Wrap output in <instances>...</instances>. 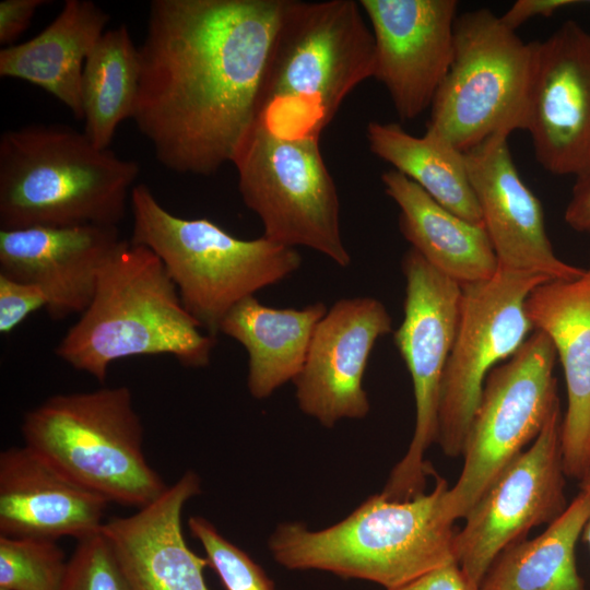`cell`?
<instances>
[{
    "label": "cell",
    "mask_w": 590,
    "mask_h": 590,
    "mask_svg": "<svg viewBox=\"0 0 590 590\" xmlns=\"http://www.w3.org/2000/svg\"><path fill=\"white\" fill-rule=\"evenodd\" d=\"M390 590H477L459 565L450 563Z\"/></svg>",
    "instance_id": "obj_33"
},
{
    "label": "cell",
    "mask_w": 590,
    "mask_h": 590,
    "mask_svg": "<svg viewBox=\"0 0 590 590\" xmlns=\"http://www.w3.org/2000/svg\"><path fill=\"white\" fill-rule=\"evenodd\" d=\"M508 137L495 134L464 152L483 225L499 267L551 281L580 278L586 269L568 264L555 255L542 205L519 176Z\"/></svg>",
    "instance_id": "obj_17"
},
{
    "label": "cell",
    "mask_w": 590,
    "mask_h": 590,
    "mask_svg": "<svg viewBox=\"0 0 590 590\" xmlns=\"http://www.w3.org/2000/svg\"><path fill=\"white\" fill-rule=\"evenodd\" d=\"M68 560L54 540L0 535V590H61Z\"/></svg>",
    "instance_id": "obj_28"
},
{
    "label": "cell",
    "mask_w": 590,
    "mask_h": 590,
    "mask_svg": "<svg viewBox=\"0 0 590 590\" xmlns=\"http://www.w3.org/2000/svg\"><path fill=\"white\" fill-rule=\"evenodd\" d=\"M576 176L565 221L578 232L590 233V166Z\"/></svg>",
    "instance_id": "obj_34"
},
{
    "label": "cell",
    "mask_w": 590,
    "mask_h": 590,
    "mask_svg": "<svg viewBox=\"0 0 590 590\" xmlns=\"http://www.w3.org/2000/svg\"><path fill=\"white\" fill-rule=\"evenodd\" d=\"M375 39L374 78L401 120L430 107L453 58L456 0H361Z\"/></svg>",
    "instance_id": "obj_15"
},
{
    "label": "cell",
    "mask_w": 590,
    "mask_h": 590,
    "mask_svg": "<svg viewBox=\"0 0 590 590\" xmlns=\"http://www.w3.org/2000/svg\"><path fill=\"white\" fill-rule=\"evenodd\" d=\"M215 338L181 303L160 258L122 240L85 310L55 349L71 367L103 382L109 366L133 356L170 355L186 367L210 363Z\"/></svg>",
    "instance_id": "obj_4"
},
{
    "label": "cell",
    "mask_w": 590,
    "mask_h": 590,
    "mask_svg": "<svg viewBox=\"0 0 590 590\" xmlns=\"http://www.w3.org/2000/svg\"><path fill=\"white\" fill-rule=\"evenodd\" d=\"M556 351L540 330L487 376L469 426L463 467L446 496L452 520L463 519L498 474L533 442L559 405Z\"/></svg>",
    "instance_id": "obj_10"
},
{
    "label": "cell",
    "mask_w": 590,
    "mask_h": 590,
    "mask_svg": "<svg viewBox=\"0 0 590 590\" xmlns=\"http://www.w3.org/2000/svg\"><path fill=\"white\" fill-rule=\"evenodd\" d=\"M287 0H153L131 119L155 157L210 176L256 122Z\"/></svg>",
    "instance_id": "obj_1"
},
{
    "label": "cell",
    "mask_w": 590,
    "mask_h": 590,
    "mask_svg": "<svg viewBox=\"0 0 590 590\" xmlns=\"http://www.w3.org/2000/svg\"><path fill=\"white\" fill-rule=\"evenodd\" d=\"M232 164L241 199L260 219L264 237L310 248L342 268L351 263L338 190L319 138H282L255 123Z\"/></svg>",
    "instance_id": "obj_9"
},
{
    "label": "cell",
    "mask_w": 590,
    "mask_h": 590,
    "mask_svg": "<svg viewBox=\"0 0 590 590\" xmlns=\"http://www.w3.org/2000/svg\"><path fill=\"white\" fill-rule=\"evenodd\" d=\"M589 516L590 495L580 491L543 533L507 546L477 590H586L575 552Z\"/></svg>",
    "instance_id": "obj_26"
},
{
    "label": "cell",
    "mask_w": 590,
    "mask_h": 590,
    "mask_svg": "<svg viewBox=\"0 0 590 590\" xmlns=\"http://www.w3.org/2000/svg\"><path fill=\"white\" fill-rule=\"evenodd\" d=\"M411 248L461 285L491 279L499 264L486 229L449 211L396 169L381 176Z\"/></svg>",
    "instance_id": "obj_23"
},
{
    "label": "cell",
    "mask_w": 590,
    "mask_h": 590,
    "mask_svg": "<svg viewBox=\"0 0 590 590\" xmlns=\"http://www.w3.org/2000/svg\"><path fill=\"white\" fill-rule=\"evenodd\" d=\"M40 287L0 273V332L11 333L31 314L46 308Z\"/></svg>",
    "instance_id": "obj_31"
},
{
    "label": "cell",
    "mask_w": 590,
    "mask_h": 590,
    "mask_svg": "<svg viewBox=\"0 0 590 590\" xmlns=\"http://www.w3.org/2000/svg\"><path fill=\"white\" fill-rule=\"evenodd\" d=\"M61 590H132L102 531L78 541Z\"/></svg>",
    "instance_id": "obj_30"
},
{
    "label": "cell",
    "mask_w": 590,
    "mask_h": 590,
    "mask_svg": "<svg viewBox=\"0 0 590 590\" xmlns=\"http://www.w3.org/2000/svg\"><path fill=\"white\" fill-rule=\"evenodd\" d=\"M24 445L108 503L143 508L167 485L143 452L127 386L49 397L24 414Z\"/></svg>",
    "instance_id": "obj_7"
},
{
    "label": "cell",
    "mask_w": 590,
    "mask_h": 590,
    "mask_svg": "<svg viewBox=\"0 0 590 590\" xmlns=\"http://www.w3.org/2000/svg\"><path fill=\"white\" fill-rule=\"evenodd\" d=\"M107 505L25 445L0 453V535L79 541L101 531Z\"/></svg>",
    "instance_id": "obj_20"
},
{
    "label": "cell",
    "mask_w": 590,
    "mask_h": 590,
    "mask_svg": "<svg viewBox=\"0 0 590 590\" xmlns=\"http://www.w3.org/2000/svg\"><path fill=\"white\" fill-rule=\"evenodd\" d=\"M587 474H590V468H589V471H588V473H587Z\"/></svg>",
    "instance_id": "obj_38"
},
{
    "label": "cell",
    "mask_w": 590,
    "mask_h": 590,
    "mask_svg": "<svg viewBox=\"0 0 590 590\" xmlns=\"http://www.w3.org/2000/svg\"><path fill=\"white\" fill-rule=\"evenodd\" d=\"M533 43L488 9L458 15L450 68L430 106L427 130L463 153L524 128Z\"/></svg>",
    "instance_id": "obj_8"
},
{
    "label": "cell",
    "mask_w": 590,
    "mask_h": 590,
    "mask_svg": "<svg viewBox=\"0 0 590 590\" xmlns=\"http://www.w3.org/2000/svg\"><path fill=\"white\" fill-rule=\"evenodd\" d=\"M391 331L392 319L377 298H343L327 309L293 381L300 411L329 428L364 418L370 409L363 387L368 358L377 340Z\"/></svg>",
    "instance_id": "obj_16"
},
{
    "label": "cell",
    "mask_w": 590,
    "mask_h": 590,
    "mask_svg": "<svg viewBox=\"0 0 590 590\" xmlns=\"http://www.w3.org/2000/svg\"><path fill=\"white\" fill-rule=\"evenodd\" d=\"M449 485L437 479L429 493L392 499L368 497L343 520L321 530L300 522L276 527L269 548L293 570H323L390 590L450 563H457V529L446 509Z\"/></svg>",
    "instance_id": "obj_2"
},
{
    "label": "cell",
    "mask_w": 590,
    "mask_h": 590,
    "mask_svg": "<svg viewBox=\"0 0 590 590\" xmlns=\"http://www.w3.org/2000/svg\"><path fill=\"white\" fill-rule=\"evenodd\" d=\"M188 527L226 590H276L262 567L224 538L208 519L192 516Z\"/></svg>",
    "instance_id": "obj_29"
},
{
    "label": "cell",
    "mask_w": 590,
    "mask_h": 590,
    "mask_svg": "<svg viewBox=\"0 0 590 590\" xmlns=\"http://www.w3.org/2000/svg\"><path fill=\"white\" fill-rule=\"evenodd\" d=\"M582 535H583V539L588 543L589 548H590V516H589V518H588V520L586 522V526L583 528Z\"/></svg>",
    "instance_id": "obj_36"
},
{
    "label": "cell",
    "mask_w": 590,
    "mask_h": 590,
    "mask_svg": "<svg viewBox=\"0 0 590 590\" xmlns=\"http://www.w3.org/2000/svg\"><path fill=\"white\" fill-rule=\"evenodd\" d=\"M562 422L557 405L530 447L498 474L463 518L455 556L475 588L507 546L566 509Z\"/></svg>",
    "instance_id": "obj_13"
},
{
    "label": "cell",
    "mask_w": 590,
    "mask_h": 590,
    "mask_svg": "<svg viewBox=\"0 0 590 590\" xmlns=\"http://www.w3.org/2000/svg\"><path fill=\"white\" fill-rule=\"evenodd\" d=\"M375 58L358 1L287 0L255 123L282 138H320L345 97L374 78Z\"/></svg>",
    "instance_id": "obj_3"
},
{
    "label": "cell",
    "mask_w": 590,
    "mask_h": 590,
    "mask_svg": "<svg viewBox=\"0 0 590 590\" xmlns=\"http://www.w3.org/2000/svg\"><path fill=\"white\" fill-rule=\"evenodd\" d=\"M581 491L587 492L590 495V474H587L580 484Z\"/></svg>",
    "instance_id": "obj_37"
},
{
    "label": "cell",
    "mask_w": 590,
    "mask_h": 590,
    "mask_svg": "<svg viewBox=\"0 0 590 590\" xmlns=\"http://www.w3.org/2000/svg\"><path fill=\"white\" fill-rule=\"evenodd\" d=\"M140 166L67 125L32 123L0 137V227L118 226Z\"/></svg>",
    "instance_id": "obj_5"
},
{
    "label": "cell",
    "mask_w": 590,
    "mask_h": 590,
    "mask_svg": "<svg viewBox=\"0 0 590 590\" xmlns=\"http://www.w3.org/2000/svg\"><path fill=\"white\" fill-rule=\"evenodd\" d=\"M47 0H2L0 2V44L13 45L26 31L36 10Z\"/></svg>",
    "instance_id": "obj_32"
},
{
    "label": "cell",
    "mask_w": 590,
    "mask_h": 590,
    "mask_svg": "<svg viewBox=\"0 0 590 590\" xmlns=\"http://www.w3.org/2000/svg\"><path fill=\"white\" fill-rule=\"evenodd\" d=\"M577 3L579 1L576 0H518L500 15V19L506 26L516 31L532 17H547L559 9Z\"/></svg>",
    "instance_id": "obj_35"
},
{
    "label": "cell",
    "mask_w": 590,
    "mask_h": 590,
    "mask_svg": "<svg viewBox=\"0 0 590 590\" xmlns=\"http://www.w3.org/2000/svg\"><path fill=\"white\" fill-rule=\"evenodd\" d=\"M533 52L523 130L545 170L578 175L590 166V34L566 21Z\"/></svg>",
    "instance_id": "obj_14"
},
{
    "label": "cell",
    "mask_w": 590,
    "mask_h": 590,
    "mask_svg": "<svg viewBox=\"0 0 590 590\" xmlns=\"http://www.w3.org/2000/svg\"><path fill=\"white\" fill-rule=\"evenodd\" d=\"M542 275L498 268L488 280L462 285L458 332L444 371L437 444L462 456L488 374L510 358L533 329L526 303Z\"/></svg>",
    "instance_id": "obj_12"
},
{
    "label": "cell",
    "mask_w": 590,
    "mask_h": 590,
    "mask_svg": "<svg viewBox=\"0 0 590 590\" xmlns=\"http://www.w3.org/2000/svg\"><path fill=\"white\" fill-rule=\"evenodd\" d=\"M366 134L373 154L391 164L449 211L483 224L465 155L448 140L428 130L415 137L396 122L371 121Z\"/></svg>",
    "instance_id": "obj_25"
},
{
    "label": "cell",
    "mask_w": 590,
    "mask_h": 590,
    "mask_svg": "<svg viewBox=\"0 0 590 590\" xmlns=\"http://www.w3.org/2000/svg\"><path fill=\"white\" fill-rule=\"evenodd\" d=\"M140 74L139 49L127 25L106 30L86 58L81 99L84 133L109 149L117 127L132 117Z\"/></svg>",
    "instance_id": "obj_27"
},
{
    "label": "cell",
    "mask_w": 590,
    "mask_h": 590,
    "mask_svg": "<svg viewBox=\"0 0 590 590\" xmlns=\"http://www.w3.org/2000/svg\"><path fill=\"white\" fill-rule=\"evenodd\" d=\"M109 20L110 15L94 1L67 0L39 34L0 50V76L42 87L83 120L84 64Z\"/></svg>",
    "instance_id": "obj_22"
},
{
    "label": "cell",
    "mask_w": 590,
    "mask_h": 590,
    "mask_svg": "<svg viewBox=\"0 0 590 590\" xmlns=\"http://www.w3.org/2000/svg\"><path fill=\"white\" fill-rule=\"evenodd\" d=\"M200 493L199 475L188 470L148 506L104 522L101 531L132 590H209V560L189 548L181 527L186 503Z\"/></svg>",
    "instance_id": "obj_19"
},
{
    "label": "cell",
    "mask_w": 590,
    "mask_h": 590,
    "mask_svg": "<svg viewBox=\"0 0 590 590\" xmlns=\"http://www.w3.org/2000/svg\"><path fill=\"white\" fill-rule=\"evenodd\" d=\"M526 311L533 329L551 339L563 366L568 401L563 464L566 475L581 481L590 468V266L578 279L536 286Z\"/></svg>",
    "instance_id": "obj_21"
},
{
    "label": "cell",
    "mask_w": 590,
    "mask_h": 590,
    "mask_svg": "<svg viewBox=\"0 0 590 590\" xmlns=\"http://www.w3.org/2000/svg\"><path fill=\"white\" fill-rule=\"evenodd\" d=\"M130 208V240L160 258L187 311L214 338L234 306L283 281L302 264L295 248L263 235L241 239L209 219L176 216L145 184L133 187Z\"/></svg>",
    "instance_id": "obj_6"
},
{
    "label": "cell",
    "mask_w": 590,
    "mask_h": 590,
    "mask_svg": "<svg viewBox=\"0 0 590 590\" xmlns=\"http://www.w3.org/2000/svg\"><path fill=\"white\" fill-rule=\"evenodd\" d=\"M122 240L106 225L0 229V273L40 287L46 311L61 320L85 310Z\"/></svg>",
    "instance_id": "obj_18"
},
{
    "label": "cell",
    "mask_w": 590,
    "mask_h": 590,
    "mask_svg": "<svg viewBox=\"0 0 590 590\" xmlns=\"http://www.w3.org/2000/svg\"><path fill=\"white\" fill-rule=\"evenodd\" d=\"M404 317L394 344L413 382L415 427L405 455L393 467L381 492L392 499L424 493L429 474L425 453L437 441L440 390L458 332L462 285L410 248L402 259Z\"/></svg>",
    "instance_id": "obj_11"
},
{
    "label": "cell",
    "mask_w": 590,
    "mask_h": 590,
    "mask_svg": "<svg viewBox=\"0 0 590 590\" xmlns=\"http://www.w3.org/2000/svg\"><path fill=\"white\" fill-rule=\"evenodd\" d=\"M327 307L273 308L249 296L234 306L220 332L241 344L248 355L247 387L258 400L270 397L300 373L316 326Z\"/></svg>",
    "instance_id": "obj_24"
}]
</instances>
